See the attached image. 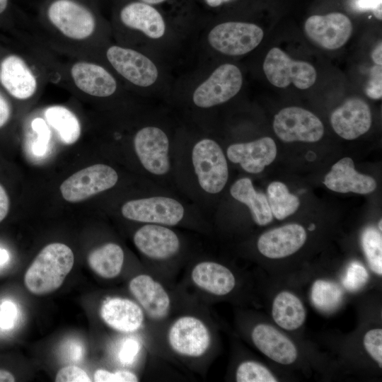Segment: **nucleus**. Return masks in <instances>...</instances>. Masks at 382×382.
<instances>
[{
	"label": "nucleus",
	"instance_id": "nucleus-30",
	"mask_svg": "<svg viewBox=\"0 0 382 382\" xmlns=\"http://www.w3.org/2000/svg\"><path fill=\"white\" fill-rule=\"evenodd\" d=\"M267 194L272 214L279 220L293 214L299 207L298 197L291 194L286 185L281 182L271 183L267 187Z\"/></svg>",
	"mask_w": 382,
	"mask_h": 382
},
{
	"label": "nucleus",
	"instance_id": "nucleus-46",
	"mask_svg": "<svg viewBox=\"0 0 382 382\" xmlns=\"http://www.w3.org/2000/svg\"><path fill=\"white\" fill-rule=\"evenodd\" d=\"M15 377L13 375L6 370L0 369V382H13Z\"/></svg>",
	"mask_w": 382,
	"mask_h": 382
},
{
	"label": "nucleus",
	"instance_id": "nucleus-25",
	"mask_svg": "<svg viewBox=\"0 0 382 382\" xmlns=\"http://www.w3.org/2000/svg\"><path fill=\"white\" fill-rule=\"evenodd\" d=\"M192 280L201 289L216 296L229 294L236 286L232 272L223 265L204 261L197 264L192 270Z\"/></svg>",
	"mask_w": 382,
	"mask_h": 382
},
{
	"label": "nucleus",
	"instance_id": "nucleus-32",
	"mask_svg": "<svg viewBox=\"0 0 382 382\" xmlns=\"http://www.w3.org/2000/svg\"><path fill=\"white\" fill-rule=\"evenodd\" d=\"M363 251L370 269L382 274V236L381 231L372 226L366 228L361 237Z\"/></svg>",
	"mask_w": 382,
	"mask_h": 382
},
{
	"label": "nucleus",
	"instance_id": "nucleus-16",
	"mask_svg": "<svg viewBox=\"0 0 382 382\" xmlns=\"http://www.w3.org/2000/svg\"><path fill=\"white\" fill-rule=\"evenodd\" d=\"M137 249L146 257L166 260L175 255L180 243L176 233L170 228L154 224L139 228L133 237Z\"/></svg>",
	"mask_w": 382,
	"mask_h": 382
},
{
	"label": "nucleus",
	"instance_id": "nucleus-19",
	"mask_svg": "<svg viewBox=\"0 0 382 382\" xmlns=\"http://www.w3.org/2000/svg\"><path fill=\"white\" fill-rule=\"evenodd\" d=\"M323 184L330 190L340 192L368 194L375 190L376 183L371 176L358 173L351 158L345 157L335 163L325 175Z\"/></svg>",
	"mask_w": 382,
	"mask_h": 382
},
{
	"label": "nucleus",
	"instance_id": "nucleus-10",
	"mask_svg": "<svg viewBox=\"0 0 382 382\" xmlns=\"http://www.w3.org/2000/svg\"><path fill=\"white\" fill-rule=\"evenodd\" d=\"M168 340L176 353L190 357H199L208 350L211 336L206 325L198 318L182 316L170 326Z\"/></svg>",
	"mask_w": 382,
	"mask_h": 382
},
{
	"label": "nucleus",
	"instance_id": "nucleus-28",
	"mask_svg": "<svg viewBox=\"0 0 382 382\" xmlns=\"http://www.w3.org/2000/svg\"><path fill=\"white\" fill-rule=\"evenodd\" d=\"M124 257L119 245L108 243L91 251L87 260L96 274L105 279H112L121 272Z\"/></svg>",
	"mask_w": 382,
	"mask_h": 382
},
{
	"label": "nucleus",
	"instance_id": "nucleus-21",
	"mask_svg": "<svg viewBox=\"0 0 382 382\" xmlns=\"http://www.w3.org/2000/svg\"><path fill=\"white\" fill-rule=\"evenodd\" d=\"M0 82L14 98H30L37 88L36 79L25 62L16 55H9L0 64Z\"/></svg>",
	"mask_w": 382,
	"mask_h": 382
},
{
	"label": "nucleus",
	"instance_id": "nucleus-29",
	"mask_svg": "<svg viewBox=\"0 0 382 382\" xmlns=\"http://www.w3.org/2000/svg\"><path fill=\"white\" fill-rule=\"evenodd\" d=\"M45 117L63 143L69 145L78 141L81 132V125L71 110L60 105L51 106L45 110Z\"/></svg>",
	"mask_w": 382,
	"mask_h": 382
},
{
	"label": "nucleus",
	"instance_id": "nucleus-22",
	"mask_svg": "<svg viewBox=\"0 0 382 382\" xmlns=\"http://www.w3.org/2000/svg\"><path fill=\"white\" fill-rule=\"evenodd\" d=\"M100 316L109 327L122 332L137 331L144 318L142 308L137 303L120 297L106 300L100 308Z\"/></svg>",
	"mask_w": 382,
	"mask_h": 382
},
{
	"label": "nucleus",
	"instance_id": "nucleus-40",
	"mask_svg": "<svg viewBox=\"0 0 382 382\" xmlns=\"http://www.w3.org/2000/svg\"><path fill=\"white\" fill-rule=\"evenodd\" d=\"M17 310L15 304L10 301H4L0 306V328H11L16 321Z\"/></svg>",
	"mask_w": 382,
	"mask_h": 382
},
{
	"label": "nucleus",
	"instance_id": "nucleus-17",
	"mask_svg": "<svg viewBox=\"0 0 382 382\" xmlns=\"http://www.w3.org/2000/svg\"><path fill=\"white\" fill-rule=\"evenodd\" d=\"M228 158L250 173H259L273 162L277 156V146L270 137L230 145L226 151Z\"/></svg>",
	"mask_w": 382,
	"mask_h": 382
},
{
	"label": "nucleus",
	"instance_id": "nucleus-34",
	"mask_svg": "<svg viewBox=\"0 0 382 382\" xmlns=\"http://www.w3.org/2000/svg\"><path fill=\"white\" fill-rule=\"evenodd\" d=\"M368 279L369 274L365 267L357 262H353L347 268L342 283L347 290L355 291L363 287Z\"/></svg>",
	"mask_w": 382,
	"mask_h": 382
},
{
	"label": "nucleus",
	"instance_id": "nucleus-15",
	"mask_svg": "<svg viewBox=\"0 0 382 382\" xmlns=\"http://www.w3.org/2000/svg\"><path fill=\"white\" fill-rule=\"evenodd\" d=\"M307 234L298 224H289L262 233L257 240V249L266 257L280 259L298 251L305 243Z\"/></svg>",
	"mask_w": 382,
	"mask_h": 382
},
{
	"label": "nucleus",
	"instance_id": "nucleus-14",
	"mask_svg": "<svg viewBox=\"0 0 382 382\" xmlns=\"http://www.w3.org/2000/svg\"><path fill=\"white\" fill-rule=\"evenodd\" d=\"M330 122L334 131L340 137L352 140L369 129L372 116L369 106L364 100L351 98L332 112Z\"/></svg>",
	"mask_w": 382,
	"mask_h": 382
},
{
	"label": "nucleus",
	"instance_id": "nucleus-20",
	"mask_svg": "<svg viewBox=\"0 0 382 382\" xmlns=\"http://www.w3.org/2000/svg\"><path fill=\"white\" fill-rule=\"evenodd\" d=\"M251 337L255 346L275 362L288 365L297 359L298 352L294 344L270 325H256L252 330Z\"/></svg>",
	"mask_w": 382,
	"mask_h": 382
},
{
	"label": "nucleus",
	"instance_id": "nucleus-23",
	"mask_svg": "<svg viewBox=\"0 0 382 382\" xmlns=\"http://www.w3.org/2000/svg\"><path fill=\"white\" fill-rule=\"evenodd\" d=\"M71 74L77 88L90 96L108 97L117 89L114 77L96 64L76 62L71 67Z\"/></svg>",
	"mask_w": 382,
	"mask_h": 382
},
{
	"label": "nucleus",
	"instance_id": "nucleus-42",
	"mask_svg": "<svg viewBox=\"0 0 382 382\" xmlns=\"http://www.w3.org/2000/svg\"><path fill=\"white\" fill-rule=\"evenodd\" d=\"M382 0H353L352 6L358 11H371L375 17L381 20Z\"/></svg>",
	"mask_w": 382,
	"mask_h": 382
},
{
	"label": "nucleus",
	"instance_id": "nucleus-37",
	"mask_svg": "<svg viewBox=\"0 0 382 382\" xmlns=\"http://www.w3.org/2000/svg\"><path fill=\"white\" fill-rule=\"evenodd\" d=\"M96 382H137V376L129 371L120 370L110 372L105 369H98L93 376Z\"/></svg>",
	"mask_w": 382,
	"mask_h": 382
},
{
	"label": "nucleus",
	"instance_id": "nucleus-31",
	"mask_svg": "<svg viewBox=\"0 0 382 382\" xmlns=\"http://www.w3.org/2000/svg\"><path fill=\"white\" fill-rule=\"evenodd\" d=\"M342 291L337 284L325 279L315 281L311 288L313 303L323 311L336 308L342 301Z\"/></svg>",
	"mask_w": 382,
	"mask_h": 382
},
{
	"label": "nucleus",
	"instance_id": "nucleus-7",
	"mask_svg": "<svg viewBox=\"0 0 382 382\" xmlns=\"http://www.w3.org/2000/svg\"><path fill=\"white\" fill-rule=\"evenodd\" d=\"M273 129L277 136L286 142H316L324 133L320 119L311 112L299 107H288L275 116Z\"/></svg>",
	"mask_w": 382,
	"mask_h": 382
},
{
	"label": "nucleus",
	"instance_id": "nucleus-9",
	"mask_svg": "<svg viewBox=\"0 0 382 382\" xmlns=\"http://www.w3.org/2000/svg\"><path fill=\"white\" fill-rule=\"evenodd\" d=\"M50 21L64 35L73 40H84L95 30L96 20L92 13L73 0H56L49 6Z\"/></svg>",
	"mask_w": 382,
	"mask_h": 382
},
{
	"label": "nucleus",
	"instance_id": "nucleus-43",
	"mask_svg": "<svg viewBox=\"0 0 382 382\" xmlns=\"http://www.w3.org/2000/svg\"><path fill=\"white\" fill-rule=\"evenodd\" d=\"M9 209V199L4 188L0 185V222L6 216Z\"/></svg>",
	"mask_w": 382,
	"mask_h": 382
},
{
	"label": "nucleus",
	"instance_id": "nucleus-45",
	"mask_svg": "<svg viewBox=\"0 0 382 382\" xmlns=\"http://www.w3.org/2000/svg\"><path fill=\"white\" fill-rule=\"evenodd\" d=\"M371 57L376 65L382 64V44L380 42L374 50Z\"/></svg>",
	"mask_w": 382,
	"mask_h": 382
},
{
	"label": "nucleus",
	"instance_id": "nucleus-33",
	"mask_svg": "<svg viewBox=\"0 0 382 382\" xmlns=\"http://www.w3.org/2000/svg\"><path fill=\"white\" fill-rule=\"evenodd\" d=\"M236 379L238 382H276V377L261 364L245 361L236 369Z\"/></svg>",
	"mask_w": 382,
	"mask_h": 382
},
{
	"label": "nucleus",
	"instance_id": "nucleus-1",
	"mask_svg": "<svg viewBox=\"0 0 382 382\" xmlns=\"http://www.w3.org/2000/svg\"><path fill=\"white\" fill-rule=\"evenodd\" d=\"M74 263L71 249L61 243L44 247L35 257L24 275V284L33 294L42 296L58 289Z\"/></svg>",
	"mask_w": 382,
	"mask_h": 382
},
{
	"label": "nucleus",
	"instance_id": "nucleus-3",
	"mask_svg": "<svg viewBox=\"0 0 382 382\" xmlns=\"http://www.w3.org/2000/svg\"><path fill=\"white\" fill-rule=\"evenodd\" d=\"M263 71L268 81L278 88H286L293 83L299 89L311 87L316 80V71L309 63L296 61L278 47L267 54Z\"/></svg>",
	"mask_w": 382,
	"mask_h": 382
},
{
	"label": "nucleus",
	"instance_id": "nucleus-38",
	"mask_svg": "<svg viewBox=\"0 0 382 382\" xmlns=\"http://www.w3.org/2000/svg\"><path fill=\"white\" fill-rule=\"evenodd\" d=\"M56 382H90L87 373L74 365H69L59 370L55 377Z\"/></svg>",
	"mask_w": 382,
	"mask_h": 382
},
{
	"label": "nucleus",
	"instance_id": "nucleus-5",
	"mask_svg": "<svg viewBox=\"0 0 382 382\" xmlns=\"http://www.w3.org/2000/svg\"><path fill=\"white\" fill-rule=\"evenodd\" d=\"M242 84L240 69L232 64H222L196 88L192 95L193 103L202 108L224 103L239 92Z\"/></svg>",
	"mask_w": 382,
	"mask_h": 382
},
{
	"label": "nucleus",
	"instance_id": "nucleus-36",
	"mask_svg": "<svg viewBox=\"0 0 382 382\" xmlns=\"http://www.w3.org/2000/svg\"><path fill=\"white\" fill-rule=\"evenodd\" d=\"M33 129L38 134L37 139L33 145V153L41 156L46 153L47 143L50 140V131L44 120L40 118L35 119L32 122Z\"/></svg>",
	"mask_w": 382,
	"mask_h": 382
},
{
	"label": "nucleus",
	"instance_id": "nucleus-27",
	"mask_svg": "<svg viewBox=\"0 0 382 382\" xmlns=\"http://www.w3.org/2000/svg\"><path fill=\"white\" fill-rule=\"evenodd\" d=\"M272 316L282 328L294 330L306 320V309L301 301L294 294L284 291L275 296L272 302Z\"/></svg>",
	"mask_w": 382,
	"mask_h": 382
},
{
	"label": "nucleus",
	"instance_id": "nucleus-2",
	"mask_svg": "<svg viewBox=\"0 0 382 382\" xmlns=\"http://www.w3.org/2000/svg\"><path fill=\"white\" fill-rule=\"evenodd\" d=\"M192 161L200 187L211 194L221 192L228 180V170L219 145L210 139H201L192 149Z\"/></svg>",
	"mask_w": 382,
	"mask_h": 382
},
{
	"label": "nucleus",
	"instance_id": "nucleus-41",
	"mask_svg": "<svg viewBox=\"0 0 382 382\" xmlns=\"http://www.w3.org/2000/svg\"><path fill=\"white\" fill-rule=\"evenodd\" d=\"M139 344L137 340L127 339L120 349V359L121 362L125 364L132 363L139 352Z\"/></svg>",
	"mask_w": 382,
	"mask_h": 382
},
{
	"label": "nucleus",
	"instance_id": "nucleus-8",
	"mask_svg": "<svg viewBox=\"0 0 382 382\" xmlns=\"http://www.w3.org/2000/svg\"><path fill=\"white\" fill-rule=\"evenodd\" d=\"M129 220L173 226L183 218L185 209L177 200L167 197H151L127 202L121 209Z\"/></svg>",
	"mask_w": 382,
	"mask_h": 382
},
{
	"label": "nucleus",
	"instance_id": "nucleus-52",
	"mask_svg": "<svg viewBox=\"0 0 382 382\" xmlns=\"http://www.w3.org/2000/svg\"><path fill=\"white\" fill-rule=\"evenodd\" d=\"M381 224H382V220L380 219V221H378V229H379V231H380L381 232V230H382Z\"/></svg>",
	"mask_w": 382,
	"mask_h": 382
},
{
	"label": "nucleus",
	"instance_id": "nucleus-49",
	"mask_svg": "<svg viewBox=\"0 0 382 382\" xmlns=\"http://www.w3.org/2000/svg\"><path fill=\"white\" fill-rule=\"evenodd\" d=\"M142 2L149 4H157L162 3L166 0H141Z\"/></svg>",
	"mask_w": 382,
	"mask_h": 382
},
{
	"label": "nucleus",
	"instance_id": "nucleus-6",
	"mask_svg": "<svg viewBox=\"0 0 382 382\" xmlns=\"http://www.w3.org/2000/svg\"><path fill=\"white\" fill-rule=\"evenodd\" d=\"M117 180V173L112 167L98 163L69 177L60 185V191L65 200L78 202L112 187Z\"/></svg>",
	"mask_w": 382,
	"mask_h": 382
},
{
	"label": "nucleus",
	"instance_id": "nucleus-39",
	"mask_svg": "<svg viewBox=\"0 0 382 382\" xmlns=\"http://www.w3.org/2000/svg\"><path fill=\"white\" fill-rule=\"evenodd\" d=\"M381 65L373 66L370 71V79L365 88L366 94L372 99H380L382 96Z\"/></svg>",
	"mask_w": 382,
	"mask_h": 382
},
{
	"label": "nucleus",
	"instance_id": "nucleus-26",
	"mask_svg": "<svg viewBox=\"0 0 382 382\" xmlns=\"http://www.w3.org/2000/svg\"><path fill=\"white\" fill-rule=\"evenodd\" d=\"M230 193L236 200L247 205L254 221L260 226H265L273 219L267 196L257 192L251 180L243 178L236 180L231 187Z\"/></svg>",
	"mask_w": 382,
	"mask_h": 382
},
{
	"label": "nucleus",
	"instance_id": "nucleus-48",
	"mask_svg": "<svg viewBox=\"0 0 382 382\" xmlns=\"http://www.w3.org/2000/svg\"><path fill=\"white\" fill-rule=\"evenodd\" d=\"M206 3L211 7H217L221 4L231 1L232 0H204Z\"/></svg>",
	"mask_w": 382,
	"mask_h": 382
},
{
	"label": "nucleus",
	"instance_id": "nucleus-18",
	"mask_svg": "<svg viewBox=\"0 0 382 382\" xmlns=\"http://www.w3.org/2000/svg\"><path fill=\"white\" fill-rule=\"evenodd\" d=\"M129 289L151 318L160 320L168 315L170 296L164 287L150 275L141 274L133 277L129 283Z\"/></svg>",
	"mask_w": 382,
	"mask_h": 382
},
{
	"label": "nucleus",
	"instance_id": "nucleus-44",
	"mask_svg": "<svg viewBox=\"0 0 382 382\" xmlns=\"http://www.w3.org/2000/svg\"><path fill=\"white\" fill-rule=\"evenodd\" d=\"M10 107L8 102L0 93V127H3L10 117Z\"/></svg>",
	"mask_w": 382,
	"mask_h": 382
},
{
	"label": "nucleus",
	"instance_id": "nucleus-4",
	"mask_svg": "<svg viewBox=\"0 0 382 382\" xmlns=\"http://www.w3.org/2000/svg\"><path fill=\"white\" fill-rule=\"evenodd\" d=\"M263 36V30L255 24L230 21L214 27L207 39L215 50L224 54L238 56L254 50Z\"/></svg>",
	"mask_w": 382,
	"mask_h": 382
},
{
	"label": "nucleus",
	"instance_id": "nucleus-12",
	"mask_svg": "<svg viewBox=\"0 0 382 382\" xmlns=\"http://www.w3.org/2000/svg\"><path fill=\"white\" fill-rule=\"evenodd\" d=\"M106 56L113 68L136 86L148 87L158 79V72L155 64L136 50L113 45L108 49Z\"/></svg>",
	"mask_w": 382,
	"mask_h": 382
},
{
	"label": "nucleus",
	"instance_id": "nucleus-50",
	"mask_svg": "<svg viewBox=\"0 0 382 382\" xmlns=\"http://www.w3.org/2000/svg\"><path fill=\"white\" fill-rule=\"evenodd\" d=\"M8 0H0V13L6 8Z\"/></svg>",
	"mask_w": 382,
	"mask_h": 382
},
{
	"label": "nucleus",
	"instance_id": "nucleus-11",
	"mask_svg": "<svg viewBox=\"0 0 382 382\" xmlns=\"http://www.w3.org/2000/svg\"><path fill=\"white\" fill-rule=\"evenodd\" d=\"M304 30L308 37L319 47L337 50L351 37L352 25L346 15L334 12L310 16L305 22Z\"/></svg>",
	"mask_w": 382,
	"mask_h": 382
},
{
	"label": "nucleus",
	"instance_id": "nucleus-51",
	"mask_svg": "<svg viewBox=\"0 0 382 382\" xmlns=\"http://www.w3.org/2000/svg\"><path fill=\"white\" fill-rule=\"evenodd\" d=\"M315 228H316L315 224H311V225L309 226V227H308V229L309 231H313V230L315 229Z\"/></svg>",
	"mask_w": 382,
	"mask_h": 382
},
{
	"label": "nucleus",
	"instance_id": "nucleus-24",
	"mask_svg": "<svg viewBox=\"0 0 382 382\" xmlns=\"http://www.w3.org/2000/svg\"><path fill=\"white\" fill-rule=\"evenodd\" d=\"M120 16L125 25L138 30L150 38L158 39L165 33L163 18L151 4L144 2L130 3L122 8Z\"/></svg>",
	"mask_w": 382,
	"mask_h": 382
},
{
	"label": "nucleus",
	"instance_id": "nucleus-47",
	"mask_svg": "<svg viewBox=\"0 0 382 382\" xmlns=\"http://www.w3.org/2000/svg\"><path fill=\"white\" fill-rule=\"evenodd\" d=\"M9 259V255L6 250L0 248V265L5 264Z\"/></svg>",
	"mask_w": 382,
	"mask_h": 382
},
{
	"label": "nucleus",
	"instance_id": "nucleus-13",
	"mask_svg": "<svg viewBox=\"0 0 382 382\" xmlns=\"http://www.w3.org/2000/svg\"><path fill=\"white\" fill-rule=\"evenodd\" d=\"M135 152L144 168L155 175L169 170V141L166 133L156 127L139 130L134 138Z\"/></svg>",
	"mask_w": 382,
	"mask_h": 382
},
{
	"label": "nucleus",
	"instance_id": "nucleus-35",
	"mask_svg": "<svg viewBox=\"0 0 382 382\" xmlns=\"http://www.w3.org/2000/svg\"><path fill=\"white\" fill-rule=\"evenodd\" d=\"M364 348L370 357L382 367V329L369 330L364 336Z\"/></svg>",
	"mask_w": 382,
	"mask_h": 382
}]
</instances>
